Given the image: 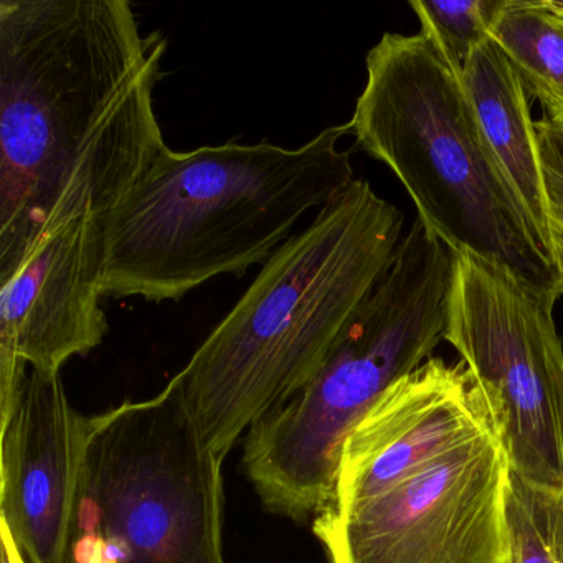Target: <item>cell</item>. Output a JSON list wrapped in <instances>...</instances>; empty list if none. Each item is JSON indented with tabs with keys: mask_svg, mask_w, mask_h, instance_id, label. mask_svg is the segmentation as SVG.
<instances>
[{
	"mask_svg": "<svg viewBox=\"0 0 563 563\" xmlns=\"http://www.w3.org/2000/svg\"><path fill=\"white\" fill-rule=\"evenodd\" d=\"M489 430V410L464 362L431 357L395 382L349 434L329 509L364 503Z\"/></svg>",
	"mask_w": 563,
	"mask_h": 563,
	"instance_id": "obj_11",
	"label": "cell"
},
{
	"mask_svg": "<svg viewBox=\"0 0 563 563\" xmlns=\"http://www.w3.org/2000/svg\"><path fill=\"white\" fill-rule=\"evenodd\" d=\"M490 38L519 75L527 97L540 101L543 113L563 110V21L543 0H504Z\"/></svg>",
	"mask_w": 563,
	"mask_h": 563,
	"instance_id": "obj_13",
	"label": "cell"
},
{
	"mask_svg": "<svg viewBox=\"0 0 563 563\" xmlns=\"http://www.w3.org/2000/svg\"><path fill=\"white\" fill-rule=\"evenodd\" d=\"M349 126L325 128L296 150L268 140L167 147L103 219L108 298L180 301L217 276L242 278L288 242L296 223L354 183Z\"/></svg>",
	"mask_w": 563,
	"mask_h": 563,
	"instance_id": "obj_3",
	"label": "cell"
},
{
	"mask_svg": "<svg viewBox=\"0 0 563 563\" xmlns=\"http://www.w3.org/2000/svg\"><path fill=\"white\" fill-rule=\"evenodd\" d=\"M560 111H563V110L555 111V113H560ZM555 113H550V114H555ZM543 114H545V113H543Z\"/></svg>",
	"mask_w": 563,
	"mask_h": 563,
	"instance_id": "obj_21",
	"label": "cell"
},
{
	"mask_svg": "<svg viewBox=\"0 0 563 563\" xmlns=\"http://www.w3.org/2000/svg\"><path fill=\"white\" fill-rule=\"evenodd\" d=\"M559 298L499 263L453 252L444 341L479 388L510 471L550 489H563Z\"/></svg>",
	"mask_w": 563,
	"mask_h": 563,
	"instance_id": "obj_7",
	"label": "cell"
},
{
	"mask_svg": "<svg viewBox=\"0 0 563 563\" xmlns=\"http://www.w3.org/2000/svg\"><path fill=\"white\" fill-rule=\"evenodd\" d=\"M461 84L477 126L507 186L550 258L549 200L540 169L536 121L519 75L493 38L467 60Z\"/></svg>",
	"mask_w": 563,
	"mask_h": 563,
	"instance_id": "obj_12",
	"label": "cell"
},
{
	"mask_svg": "<svg viewBox=\"0 0 563 563\" xmlns=\"http://www.w3.org/2000/svg\"><path fill=\"white\" fill-rule=\"evenodd\" d=\"M97 415L71 405L60 374L27 368L0 417V530L24 563H77L85 461Z\"/></svg>",
	"mask_w": 563,
	"mask_h": 563,
	"instance_id": "obj_9",
	"label": "cell"
},
{
	"mask_svg": "<svg viewBox=\"0 0 563 563\" xmlns=\"http://www.w3.org/2000/svg\"><path fill=\"white\" fill-rule=\"evenodd\" d=\"M543 117L552 118V120L560 121V123L563 124V111H560V113L555 114H543Z\"/></svg>",
	"mask_w": 563,
	"mask_h": 563,
	"instance_id": "obj_20",
	"label": "cell"
},
{
	"mask_svg": "<svg viewBox=\"0 0 563 563\" xmlns=\"http://www.w3.org/2000/svg\"><path fill=\"white\" fill-rule=\"evenodd\" d=\"M506 563H563V489L536 486L510 471Z\"/></svg>",
	"mask_w": 563,
	"mask_h": 563,
	"instance_id": "obj_14",
	"label": "cell"
},
{
	"mask_svg": "<svg viewBox=\"0 0 563 563\" xmlns=\"http://www.w3.org/2000/svg\"><path fill=\"white\" fill-rule=\"evenodd\" d=\"M550 253L553 268L559 279V292L563 295V210L550 209L549 213Z\"/></svg>",
	"mask_w": 563,
	"mask_h": 563,
	"instance_id": "obj_17",
	"label": "cell"
},
{
	"mask_svg": "<svg viewBox=\"0 0 563 563\" xmlns=\"http://www.w3.org/2000/svg\"><path fill=\"white\" fill-rule=\"evenodd\" d=\"M103 272V220L87 213L45 232L0 278V413L27 368L60 374L107 338Z\"/></svg>",
	"mask_w": 563,
	"mask_h": 563,
	"instance_id": "obj_10",
	"label": "cell"
},
{
	"mask_svg": "<svg viewBox=\"0 0 563 563\" xmlns=\"http://www.w3.org/2000/svg\"><path fill=\"white\" fill-rule=\"evenodd\" d=\"M543 4L553 15L563 21V0H543Z\"/></svg>",
	"mask_w": 563,
	"mask_h": 563,
	"instance_id": "obj_19",
	"label": "cell"
},
{
	"mask_svg": "<svg viewBox=\"0 0 563 563\" xmlns=\"http://www.w3.org/2000/svg\"><path fill=\"white\" fill-rule=\"evenodd\" d=\"M166 51L126 0L0 2V278L54 227L103 220L169 147Z\"/></svg>",
	"mask_w": 563,
	"mask_h": 563,
	"instance_id": "obj_1",
	"label": "cell"
},
{
	"mask_svg": "<svg viewBox=\"0 0 563 563\" xmlns=\"http://www.w3.org/2000/svg\"><path fill=\"white\" fill-rule=\"evenodd\" d=\"M349 121L355 146L410 194L418 220L451 252L499 263L559 292L549 253L484 143L461 77L424 35L384 34Z\"/></svg>",
	"mask_w": 563,
	"mask_h": 563,
	"instance_id": "obj_5",
	"label": "cell"
},
{
	"mask_svg": "<svg viewBox=\"0 0 563 563\" xmlns=\"http://www.w3.org/2000/svg\"><path fill=\"white\" fill-rule=\"evenodd\" d=\"M504 0H411L410 8L421 25V35L434 45L457 75L479 45L490 38V29Z\"/></svg>",
	"mask_w": 563,
	"mask_h": 563,
	"instance_id": "obj_15",
	"label": "cell"
},
{
	"mask_svg": "<svg viewBox=\"0 0 563 563\" xmlns=\"http://www.w3.org/2000/svg\"><path fill=\"white\" fill-rule=\"evenodd\" d=\"M0 563H24L4 530H0Z\"/></svg>",
	"mask_w": 563,
	"mask_h": 563,
	"instance_id": "obj_18",
	"label": "cell"
},
{
	"mask_svg": "<svg viewBox=\"0 0 563 563\" xmlns=\"http://www.w3.org/2000/svg\"><path fill=\"white\" fill-rule=\"evenodd\" d=\"M453 252L415 220L311 380L245 434L243 471L263 507L296 522L332 507L345 440L444 341Z\"/></svg>",
	"mask_w": 563,
	"mask_h": 563,
	"instance_id": "obj_4",
	"label": "cell"
},
{
	"mask_svg": "<svg viewBox=\"0 0 563 563\" xmlns=\"http://www.w3.org/2000/svg\"><path fill=\"white\" fill-rule=\"evenodd\" d=\"M536 133L549 209L563 210V124L543 117L536 121Z\"/></svg>",
	"mask_w": 563,
	"mask_h": 563,
	"instance_id": "obj_16",
	"label": "cell"
},
{
	"mask_svg": "<svg viewBox=\"0 0 563 563\" xmlns=\"http://www.w3.org/2000/svg\"><path fill=\"white\" fill-rule=\"evenodd\" d=\"M510 466L486 431L384 493L312 520L329 563H506Z\"/></svg>",
	"mask_w": 563,
	"mask_h": 563,
	"instance_id": "obj_8",
	"label": "cell"
},
{
	"mask_svg": "<svg viewBox=\"0 0 563 563\" xmlns=\"http://www.w3.org/2000/svg\"><path fill=\"white\" fill-rule=\"evenodd\" d=\"M404 222L394 203L355 179L273 253L170 380L220 460L319 371L390 268Z\"/></svg>",
	"mask_w": 563,
	"mask_h": 563,
	"instance_id": "obj_2",
	"label": "cell"
},
{
	"mask_svg": "<svg viewBox=\"0 0 563 563\" xmlns=\"http://www.w3.org/2000/svg\"><path fill=\"white\" fill-rule=\"evenodd\" d=\"M222 464L173 382L97 415L77 563H225Z\"/></svg>",
	"mask_w": 563,
	"mask_h": 563,
	"instance_id": "obj_6",
	"label": "cell"
}]
</instances>
